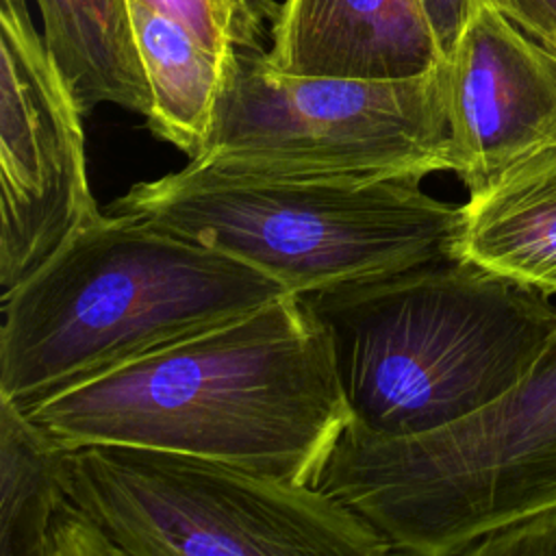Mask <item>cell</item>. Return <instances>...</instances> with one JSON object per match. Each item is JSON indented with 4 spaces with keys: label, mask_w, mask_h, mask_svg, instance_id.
<instances>
[{
    "label": "cell",
    "mask_w": 556,
    "mask_h": 556,
    "mask_svg": "<svg viewBox=\"0 0 556 556\" xmlns=\"http://www.w3.org/2000/svg\"><path fill=\"white\" fill-rule=\"evenodd\" d=\"M191 163L308 180L424 178L452 172L445 61L421 76H302L237 52Z\"/></svg>",
    "instance_id": "cell-7"
},
{
    "label": "cell",
    "mask_w": 556,
    "mask_h": 556,
    "mask_svg": "<svg viewBox=\"0 0 556 556\" xmlns=\"http://www.w3.org/2000/svg\"><path fill=\"white\" fill-rule=\"evenodd\" d=\"M222 54L263 52L280 13L276 0H141Z\"/></svg>",
    "instance_id": "cell-15"
},
{
    "label": "cell",
    "mask_w": 556,
    "mask_h": 556,
    "mask_svg": "<svg viewBox=\"0 0 556 556\" xmlns=\"http://www.w3.org/2000/svg\"><path fill=\"white\" fill-rule=\"evenodd\" d=\"M300 298L330 339L348 426L384 439L491 404L534 367L556 330L547 293L463 256Z\"/></svg>",
    "instance_id": "cell-3"
},
{
    "label": "cell",
    "mask_w": 556,
    "mask_h": 556,
    "mask_svg": "<svg viewBox=\"0 0 556 556\" xmlns=\"http://www.w3.org/2000/svg\"><path fill=\"white\" fill-rule=\"evenodd\" d=\"M484 2L486 0H421L445 59L454 50L469 20Z\"/></svg>",
    "instance_id": "cell-17"
},
{
    "label": "cell",
    "mask_w": 556,
    "mask_h": 556,
    "mask_svg": "<svg viewBox=\"0 0 556 556\" xmlns=\"http://www.w3.org/2000/svg\"><path fill=\"white\" fill-rule=\"evenodd\" d=\"M24 413L61 445L161 447L308 486L350 421L330 339L295 293Z\"/></svg>",
    "instance_id": "cell-1"
},
{
    "label": "cell",
    "mask_w": 556,
    "mask_h": 556,
    "mask_svg": "<svg viewBox=\"0 0 556 556\" xmlns=\"http://www.w3.org/2000/svg\"><path fill=\"white\" fill-rule=\"evenodd\" d=\"M0 291L11 293L102 213L83 113L26 0H0Z\"/></svg>",
    "instance_id": "cell-8"
},
{
    "label": "cell",
    "mask_w": 556,
    "mask_h": 556,
    "mask_svg": "<svg viewBox=\"0 0 556 556\" xmlns=\"http://www.w3.org/2000/svg\"><path fill=\"white\" fill-rule=\"evenodd\" d=\"M67 495L130 556H382L391 543L308 484L128 443L61 445Z\"/></svg>",
    "instance_id": "cell-6"
},
{
    "label": "cell",
    "mask_w": 556,
    "mask_h": 556,
    "mask_svg": "<svg viewBox=\"0 0 556 556\" xmlns=\"http://www.w3.org/2000/svg\"><path fill=\"white\" fill-rule=\"evenodd\" d=\"M460 556H556V504L491 528Z\"/></svg>",
    "instance_id": "cell-16"
},
{
    "label": "cell",
    "mask_w": 556,
    "mask_h": 556,
    "mask_svg": "<svg viewBox=\"0 0 556 556\" xmlns=\"http://www.w3.org/2000/svg\"><path fill=\"white\" fill-rule=\"evenodd\" d=\"M287 293L222 250L102 213L2 295L0 397L28 410Z\"/></svg>",
    "instance_id": "cell-2"
},
{
    "label": "cell",
    "mask_w": 556,
    "mask_h": 556,
    "mask_svg": "<svg viewBox=\"0 0 556 556\" xmlns=\"http://www.w3.org/2000/svg\"><path fill=\"white\" fill-rule=\"evenodd\" d=\"M419 182L258 178L189 161L109 213L222 250L300 295L458 256L463 204Z\"/></svg>",
    "instance_id": "cell-4"
},
{
    "label": "cell",
    "mask_w": 556,
    "mask_h": 556,
    "mask_svg": "<svg viewBox=\"0 0 556 556\" xmlns=\"http://www.w3.org/2000/svg\"><path fill=\"white\" fill-rule=\"evenodd\" d=\"M137 54L150 89L148 126L193 159L208 132L232 56L208 48L176 20L126 0Z\"/></svg>",
    "instance_id": "cell-14"
},
{
    "label": "cell",
    "mask_w": 556,
    "mask_h": 556,
    "mask_svg": "<svg viewBox=\"0 0 556 556\" xmlns=\"http://www.w3.org/2000/svg\"><path fill=\"white\" fill-rule=\"evenodd\" d=\"M452 172L469 195L556 154V46L484 2L445 59Z\"/></svg>",
    "instance_id": "cell-9"
},
{
    "label": "cell",
    "mask_w": 556,
    "mask_h": 556,
    "mask_svg": "<svg viewBox=\"0 0 556 556\" xmlns=\"http://www.w3.org/2000/svg\"><path fill=\"white\" fill-rule=\"evenodd\" d=\"M458 256L547 295L556 293V154L469 195Z\"/></svg>",
    "instance_id": "cell-12"
},
{
    "label": "cell",
    "mask_w": 556,
    "mask_h": 556,
    "mask_svg": "<svg viewBox=\"0 0 556 556\" xmlns=\"http://www.w3.org/2000/svg\"><path fill=\"white\" fill-rule=\"evenodd\" d=\"M556 46V0H486Z\"/></svg>",
    "instance_id": "cell-18"
},
{
    "label": "cell",
    "mask_w": 556,
    "mask_h": 556,
    "mask_svg": "<svg viewBox=\"0 0 556 556\" xmlns=\"http://www.w3.org/2000/svg\"><path fill=\"white\" fill-rule=\"evenodd\" d=\"M311 486L395 552L452 556L480 534L556 504V330L504 395L437 430L384 439L345 426Z\"/></svg>",
    "instance_id": "cell-5"
},
{
    "label": "cell",
    "mask_w": 556,
    "mask_h": 556,
    "mask_svg": "<svg viewBox=\"0 0 556 556\" xmlns=\"http://www.w3.org/2000/svg\"><path fill=\"white\" fill-rule=\"evenodd\" d=\"M46 46L83 115L117 104L148 117L150 89L126 0H35Z\"/></svg>",
    "instance_id": "cell-13"
},
{
    "label": "cell",
    "mask_w": 556,
    "mask_h": 556,
    "mask_svg": "<svg viewBox=\"0 0 556 556\" xmlns=\"http://www.w3.org/2000/svg\"><path fill=\"white\" fill-rule=\"evenodd\" d=\"M267 59L287 74L400 80L445 54L421 0H285Z\"/></svg>",
    "instance_id": "cell-10"
},
{
    "label": "cell",
    "mask_w": 556,
    "mask_h": 556,
    "mask_svg": "<svg viewBox=\"0 0 556 556\" xmlns=\"http://www.w3.org/2000/svg\"><path fill=\"white\" fill-rule=\"evenodd\" d=\"M98 541L65 491L61 443L0 397V556H89Z\"/></svg>",
    "instance_id": "cell-11"
}]
</instances>
